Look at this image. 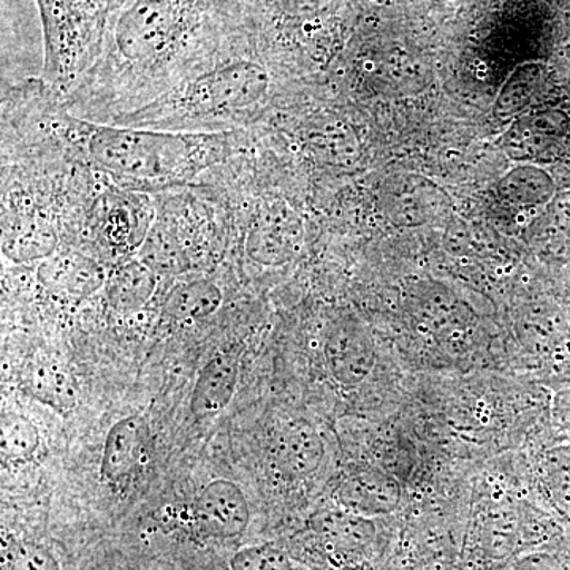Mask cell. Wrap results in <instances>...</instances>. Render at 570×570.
I'll use <instances>...</instances> for the list:
<instances>
[{
    "label": "cell",
    "instance_id": "4",
    "mask_svg": "<svg viewBox=\"0 0 570 570\" xmlns=\"http://www.w3.org/2000/svg\"><path fill=\"white\" fill-rule=\"evenodd\" d=\"M51 216L32 198L9 190L3 197V257L13 264H31L58 253V227Z\"/></svg>",
    "mask_w": 570,
    "mask_h": 570
},
{
    "label": "cell",
    "instance_id": "6",
    "mask_svg": "<svg viewBox=\"0 0 570 570\" xmlns=\"http://www.w3.org/2000/svg\"><path fill=\"white\" fill-rule=\"evenodd\" d=\"M37 277L45 291L63 303H81L107 285L99 262L77 250H62L41 262Z\"/></svg>",
    "mask_w": 570,
    "mask_h": 570
},
{
    "label": "cell",
    "instance_id": "17",
    "mask_svg": "<svg viewBox=\"0 0 570 570\" xmlns=\"http://www.w3.org/2000/svg\"><path fill=\"white\" fill-rule=\"evenodd\" d=\"M232 570H292L291 560L275 546H255L236 551Z\"/></svg>",
    "mask_w": 570,
    "mask_h": 570
},
{
    "label": "cell",
    "instance_id": "12",
    "mask_svg": "<svg viewBox=\"0 0 570 570\" xmlns=\"http://www.w3.org/2000/svg\"><path fill=\"white\" fill-rule=\"evenodd\" d=\"M145 423L138 415L118 420L105 439L100 474L111 483L122 482L132 474L140 460Z\"/></svg>",
    "mask_w": 570,
    "mask_h": 570
},
{
    "label": "cell",
    "instance_id": "14",
    "mask_svg": "<svg viewBox=\"0 0 570 570\" xmlns=\"http://www.w3.org/2000/svg\"><path fill=\"white\" fill-rule=\"evenodd\" d=\"M159 285V275L141 261L124 262L108 277L105 292L107 302L118 313H135L151 302Z\"/></svg>",
    "mask_w": 570,
    "mask_h": 570
},
{
    "label": "cell",
    "instance_id": "13",
    "mask_svg": "<svg viewBox=\"0 0 570 570\" xmlns=\"http://www.w3.org/2000/svg\"><path fill=\"white\" fill-rule=\"evenodd\" d=\"M223 302V291L212 279L183 281L165 295L163 316L171 324H195L216 314Z\"/></svg>",
    "mask_w": 570,
    "mask_h": 570
},
{
    "label": "cell",
    "instance_id": "19",
    "mask_svg": "<svg viewBox=\"0 0 570 570\" xmlns=\"http://www.w3.org/2000/svg\"><path fill=\"white\" fill-rule=\"evenodd\" d=\"M519 570H560V568H558L557 562L549 560V558L540 557L538 560L528 561Z\"/></svg>",
    "mask_w": 570,
    "mask_h": 570
},
{
    "label": "cell",
    "instance_id": "15",
    "mask_svg": "<svg viewBox=\"0 0 570 570\" xmlns=\"http://www.w3.org/2000/svg\"><path fill=\"white\" fill-rule=\"evenodd\" d=\"M326 358L330 370L337 381L354 385L362 381L367 370V354L365 346L351 335H333L326 346Z\"/></svg>",
    "mask_w": 570,
    "mask_h": 570
},
{
    "label": "cell",
    "instance_id": "9",
    "mask_svg": "<svg viewBox=\"0 0 570 570\" xmlns=\"http://www.w3.org/2000/svg\"><path fill=\"white\" fill-rule=\"evenodd\" d=\"M242 347L238 344L217 348L198 374L190 411L198 420L214 419L225 411L235 395Z\"/></svg>",
    "mask_w": 570,
    "mask_h": 570
},
{
    "label": "cell",
    "instance_id": "8",
    "mask_svg": "<svg viewBox=\"0 0 570 570\" xmlns=\"http://www.w3.org/2000/svg\"><path fill=\"white\" fill-rule=\"evenodd\" d=\"M200 527L220 539L239 538L249 524V502L243 490L227 479L213 480L195 499Z\"/></svg>",
    "mask_w": 570,
    "mask_h": 570
},
{
    "label": "cell",
    "instance_id": "2",
    "mask_svg": "<svg viewBox=\"0 0 570 570\" xmlns=\"http://www.w3.org/2000/svg\"><path fill=\"white\" fill-rule=\"evenodd\" d=\"M269 89L272 78L264 66L249 59H232L213 63L111 124L167 132H238L258 118Z\"/></svg>",
    "mask_w": 570,
    "mask_h": 570
},
{
    "label": "cell",
    "instance_id": "3",
    "mask_svg": "<svg viewBox=\"0 0 570 570\" xmlns=\"http://www.w3.org/2000/svg\"><path fill=\"white\" fill-rule=\"evenodd\" d=\"M86 216L105 245L116 253L138 254L157 213L145 194L115 186L96 197Z\"/></svg>",
    "mask_w": 570,
    "mask_h": 570
},
{
    "label": "cell",
    "instance_id": "11",
    "mask_svg": "<svg viewBox=\"0 0 570 570\" xmlns=\"http://www.w3.org/2000/svg\"><path fill=\"white\" fill-rule=\"evenodd\" d=\"M324 456V444L309 426H285L272 442L273 466L285 478H306Z\"/></svg>",
    "mask_w": 570,
    "mask_h": 570
},
{
    "label": "cell",
    "instance_id": "16",
    "mask_svg": "<svg viewBox=\"0 0 570 570\" xmlns=\"http://www.w3.org/2000/svg\"><path fill=\"white\" fill-rule=\"evenodd\" d=\"M2 449L9 459L26 460L39 448V431L21 415L3 420Z\"/></svg>",
    "mask_w": 570,
    "mask_h": 570
},
{
    "label": "cell",
    "instance_id": "7",
    "mask_svg": "<svg viewBox=\"0 0 570 570\" xmlns=\"http://www.w3.org/2000/svg\"><path fill=\"white\" fill-rule=\"evenodd\" d=\"M20 384L29 396L58 414L69 415L77 407L80 390L59 356L48 352L29 356L21 367Z\"/></svg>",
    "mask_w": 570,
    "mask_h": 570
},
{
    "label": "cell",
    "instance_id": "18",
    "mask_svg": "<svg viewBox=\"0 0 570 570\" xmlns=\"http://www.w3.org/2000/svg\"><path fill=\"white\" fill-rule=\"evenodd\" d=\"M9 570H61V566L47 547L20 542L9 551Z\"/></svg>",
    "mask_w": 570,
    "mask_h": 570
},
{
    "label": "cell",
    "instance_id": "1",
    "mask_svg": "<svg viewBox=\"0 0 570 570\" xmlns=\"http://www.w3.org/2000/svg\"><path fill=\"white\" fill-rule=\"evenodd\" d=\"M48 137L70 157L91 165L115 186L129 190H165L193 181L234 149V135L184 134L146 127L92 122L71 115L62 102L41 119Z\"/></svg>",
    "mask_w": 570,
    "mask_h": 570
},
{
    "label": "cell",
    "instance_id": "5",
    "mask_svg": "<svg viewBox=\"0 0 570 570\" xmlns=\"http://www.w3.org/2000/svg\"><path fill=\"white\" fill-rule=\"evenodd\" d=\"M302 245V224L283 206L258 208L247 227L245 253L254 264L279 266L292 261Z\"/></svg>",
    "mask_w": 570,
    "mask_h": 570
},
{
    "label": "cell",
    "instance_id": "10",
    "mask_svg": "<svg viewBox=\"0 0 570 570\" xmlns=\"http://www.w3.org/2000/svg\"><path fill=\"white\" fill-rule=\"evenodd\" d=\"M137 258L159 276H181L194 268L186 236L174 216L163 206L160 209L157 206L156 220L138 250Z\"/></svg>",
    "mask_w": 570,
    "mask_h": 570
}]
</instances>
